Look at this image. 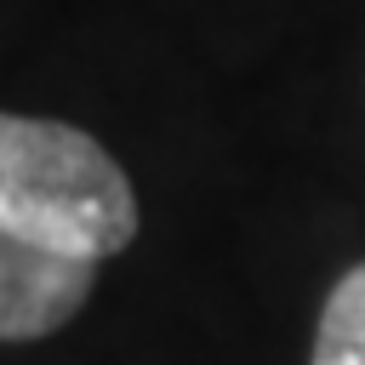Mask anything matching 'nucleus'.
Masks as SVG:
<instances>
[{
    "label": "nucleus",
    "mask_w": 365,
    "mask_h": 365,
    "mask_svg": "<svg viewBox=\"0 0 365 365\" xmlns=\"http://www.w3.org/2000/svg\"><path fill=\"white\" fill-rule=\"evenodd\" d=\"M314 365H365V262L331 285L314 331Z\"/></svg>",
    "instance_id": "7ed1b4c3"
},
{
    "label": "nucleus",
    "mask_w": 365,
    "mask_h": 365,
    "mask_svg": "<svg viewBox=\"0 0 365 365\" xmlns=\"http://www.w3.org/2000/svg\"><path fill=\"white\" fill-rule=\"evenodd\" d=\"M97 285V262L74 251H51L0 228V336L29 342L68 325Z\"/></svg>",
    "instance_id": "f03ea898"
},
{
    "label": "nucleus",
    "mask_w": 365,
    "mask_h": 365,
    "mask_svg": "<svg viewBox=\"0 0 365 365\" xmlns=\"http://www.w3.org/2000/svg\"><path fill=\"white\" fill-rule=\"evenodd\" d=\"M0 228L103 262L137 240V194L91 131L0 114Z\"/></svg>",
    "instance_id": "f257e3e1"
}]
</instances>
